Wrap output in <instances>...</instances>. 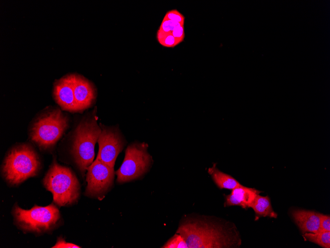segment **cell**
Segmentation results:
<instances>
[{"instance_id": "1", "label": "cell", "mask_w": 330, "mask_h": 248, "mask_svg": "<svg viewBox=\"0 0 330 248\" xmlns=\"http://www.w3.org/2000/svg\"><path fill=\"white\" fill-rule=\"evenodd\" d=\"M176 233L183 238L188 248H233L240 243L236 231L208 217L189 218Z\"/></svg>"}, {"instance_id": "2", "label": "cell", "mask_w": 330, "mask_h": 248, "mask_svg": "<svg viewBox=\"0 0 330 248\" xmlns=\"http://www.w3.org/2000/svg\"><path fill=\"white\" fill-rule=\"evenodd\" d=\"M39 155L28 143L17 144L6 153L1 166L3 179L11 186H16L37 176L41 169Z\"/></svg>"}, {"instance_id": "3", "label": "cell", "mask_w": 330, "mask_h": 248, "mask_svg": "<svg viewBox=\"0 0 330 248\" xmlns=\"http://www.w3.org/2000/svg\"><path fill=\"white\" fill-rule=\"evenodd\" d=\"M95 112L85 116L74 131L71 153L82 175L93 162L94 148L101 132Z\"/></svg>"}, {"instance_id": "4", "label": "cell", "mask_w": 330, "mask_h": 248, "mask_svg": "<svg viewBox=\"0 0 330 248\" xmlns=\"http://www.w3.org/2000/svg\"><path fill=\"white\" fill-rule=\"evenodd\" d=\"M12 215L18 228L24 233L37 235L52 231L61 221L60 211L53 203L45 206L35 205L28 210L15 204L12 208Z\"/></svg>"}, {"instance_id": "5", "label": "cell", "mask_w": 330, "mask_h": 248, "mask_svg": "<svg viewBox=\"0 0 330 248\" xmlns=\"http://www.w3.org/2000/svg\"><path fill=\"white\" fill-rule=\"evenodd\" d=\"M45 188L53 195L54 203L68 206L78 200L80 193L79 182L69 167L58 164L53 159L42 180Z\"/></svg>"}, {"instance_id": "6", "label": "cell", "mask_w": 330, "mask_h": 248, "mask_svg": "<svg viewBox=\"0 0 330 248\" xmlns=\"http://www.w3.org/2000/svg\"><path fill=\"white\" fill-rule=\"evenodd\" d=\"M68 126V118L60 109H48L33 121L29 130V137L40 149H49L55 145Z\"/></svg>"}, {"instance_id": "7", "label": "cell", "mask_w": 330, "mask_h": 248, "mask_svg": "<svg viewBox=\"0 0 330 248\" xmlns=\"http://www.w3.org/2000/svg\"><path fill=\"white\" fill-rule=\"evenodd\" d=\"M145 143L129 145L125 152L124 161L116 172L119 183L128 182L144 175L149 169L152 158Z\"/></svg>"}, {"instance_id": "8", "label": "cell", "mask_w": 330, "mask_h": 248, "mask_svg": "<svg viewBox=\"0 0 330 248\" xmlns=\"http://www.w3.org/2000/svg\"><path fill=\"white\" fill-rule=\"evenodd\" d=\"M87 185L85 195L102 198L113 184L115 174L114 168L96 158L87 168Z\"/></svg>"}, {"instance_id": "9", "label": "cell", "mask_w": 330, "mask_h": 248, "mask_svg": "<svg viewBox=\"0 0 330 248\" xmlns=\"http://www.w3.org/2000/svg\"><path fill=\"white\" fill-rule=\"evenodd\" d=\"M101 132L98 139V153L96 158L114 168L116 158L123 150L124 140L119 129L100 124Z\"/></svg>"}, {"instance_id": "10", "label": "cell", "mask_w": 330, "mask_h": 248, "mask_svg": "<svg viewBox=\"0 0 330 248\" xmlns=\"http://www.w3.org/2000/svg\"><path fill=\"white\" fill-rule=\"evenodd\" d=\"M53 94L55 101L63 110L79 112L74 97L73 74L55 81Z\"/></svg>"}, {"instance_id": "11", "label": "cell", "mask_w": 330, "mask_h": 248, "mask_svg": "<svg viewBox=\"0 0 330 248\" xmlns=\"http://www.w3.org/2000/svg\"><path fill=\"white\" fill-rule=\"evenodd\" d=\"M74 97L79 112L91 107L96 98L93 85L80 75L73 74Z\"/></svg>"}, {"instance_id": "12", "label": "cell", "mask_w": 330, "mask_h": 248, "mask_svg": "<svg viewBox=\"0 0 330 248\" xmlns=\"http://www.w3.org/2000/svg\"><path fill=\"white\" fill-rule=\"evenodd\" d=\"M292 217L302 233H316L320 231V213L304 209H295Z\"/></svg>"}, {"instance_id": "13", "label": "cell", "mask_w": 330, "mask_h": 248, "mask_svg": "<svg viewBox=\"0 0 330 248\" xmlns=\"http://www.w3.org/2000/svg\"><path fill=\"white\" fill-rule=\"evenodd\" d=\"M260 191L254 188L242 186L232 190L231 193L226 196L225 206L239 205L242 208L250 207L257 195Z\"/></svg>"}, {"instance_id": "14", "label": "cell", "mask_w": 330, "mask_h": 248, "mask_svg": "<svg viewBox=\"0 0 330 248\" xmlns=\"http://www.w3.org/2000/svg\"><path fill=\"white\" fill-rule=\"evenodd\" d=\"M208 172L215 183L220 189L233 190L241 185L233 177L218 170L215 164L209 168Z\"/></svg>"}, {"instance_id": "15", "label": "cell", "mask_w": 330, "mask_h": 248, "mask_svg": "<svg viewBox=\"0 0 330 248\" xmlns=\"http://www.w3.org/2000/svg\"><path fill=\"white\" fill-rule=\"evenodd\" d=\"M250 207L255 213V216H268L272 218H277V214L273 210L270 198L268 196L262 197L257 195Z\"/></svg>"}, {"instance_id": "16", "label": "cell", "mask_w": 330, "mask_h": 248, "mask_svg": "<svg viewBox=\"0 0 330 248\" xmlns=\"http://www.w3.org/2000/svg\"><path fill=\"white\" fill-rule=\"evenodd\" d=\"M305 239L318 244L324 248H330V231L319 232L316 233H305Z\"/></svg>"}, {"instance_id": "17", "label": "cell", "mask_w": 330, "mask_h": 248, "mask_svg": "<svg viewBox=\"0 0 330 248\" xmlns=\"http://www.w3.org/2000/svg\"><path fill=\"white\" fill-rule=\"evenodd\" d=\"M157 38L159 43L166 47H174L181 42L177 39L170 32H164L158 30Z\"/></svg>"}, {"instance_id": "18", "label": "cell", "mask_w": 330, "mask_h": 248, "mask_svg": "<svg viewBox=\"0 0 330 248\" xmlns=\"http://www.w3.org/2000/svg\"><path fill=\"white\" fill-rule=\"evenodd\" d=\"M164 248H188L186 241L179 234H175L162 247Z\"/></svg>"}, {"instance_id": "19", "label": "cell", "mask_w": 330, "mask_h": 248, "mask_svg": "<svg viewBox=\"0 0 330 248\" xmlns=\"http://www.w3.org/2000/svg\"><path fill=\"white\" fill-rule=\"evenodd\" d=\"M180 26L184 25L176 21L163 19L159 30L164 32H171L175 28Z\"/></svg>"}, {"instance_id": "20", "label": "cell", "mask_w": 330, "mask_h": 248, "mask_svg": "<svg viewBox=\"0 0 330 248\" xmlns=\"http://www.w3.org/2000/svg\"><path fill=\"white\" fill-rule=\"evenodd\" d=\"M164 19L176 21L184 25L185 17L176 9L168 11Z\"/></svg>"}, {"instance_id": "21", "label": "cell", "mask_w": 330, "mask_h": 248, "mask_svg": "<svg viewBox=\"0 0 330 248\" xmlns=\"http://www.w3.org/2000/svg\"><path fill=\"white\" fill-rule=\"evenodd\" d=\"M320 231H330V217L329 215L320 213Z\"/></svg>"}, {"instance_id": "22", "label": "cell", "mask_w": 330, "mask_h": 248, "mask_svg": "<svg viewBox=\"0 0 330 248\" xmlns=\"http://www.w3.org/2000/svg\"><path fill=\"white\" fill-rule=\"evenodd\" d=\"M52 248H80V246L74 244L68 243L62 238H58L56 244Z\"/></svg>"}, {"instance_id": "23", "label": "cell", "mask_w": 330, "mask_h": 248, "mask_svg": "<svg viewBox=\"0 0 330 248\" xmlns=\"http://www.w3.org/2000/svg\"><path fill=\"white\" fill-rule=\"evenodd\" d=\"M170 33L174 37L181 42L183 41L185 37L184 26L176 27Z\"/></svg>"}]
</instances>
